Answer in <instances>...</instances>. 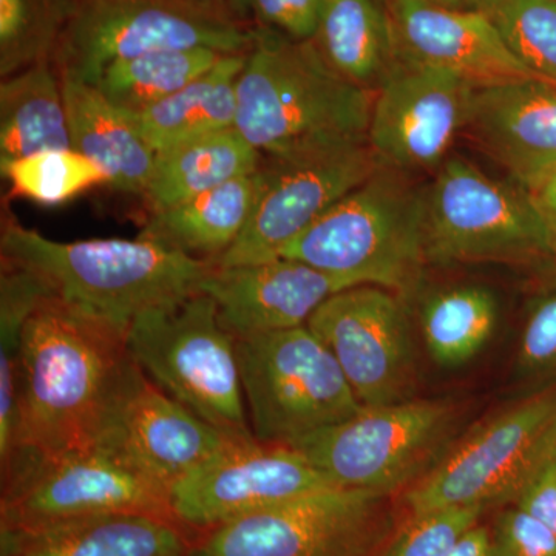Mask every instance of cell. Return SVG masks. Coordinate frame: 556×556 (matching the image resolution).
I'll return each mask as SVG.
<instances>
[{
    "label": "cell",
    "mask_w": 556,
    "mask_h": 556,
    "mask_svg": "<svg viewBox=\"0 0 556 556\" xmlns=\"http://www.w3.org/2000/svg\"><path fill=\"white\" fill-rule=\"evenodd\" d=\"M126 334L54 295L40 302L22 332L10 457L98 444L130 362Z\"/></svg>",
    "instance_id": "6da1fadb"
},
{
    "label": "cell",
    "mask_w": 556,
    "mask_h": 556,
    "mask_svg": "<svg viewBox=\"0 0 556 556\" xmlns=\"http://www.w3.org/2000/svg\"><path fill=\"white\" fill-rule=\"evenodd\" d=\"M375 91L329 67L313 40L254 30L237 80L236 129L269 159L368 144Z\"/></svg>",
    "instance_id": "7a4b0ae2"
},
{
    "label": "cell",
    "mask_w": 556,
    "mask_h": 556,
    "mask_svg": "<svg viewBox=\"0 0 556 556\" xmlns=\"http://www.w3.org/2000/svg\"><path fill=\"white\" fill-rule=\"evenodd\" d=\"M2 258L33 270L54 298L113 327L200 291L214 263L137 237L56 241L16 219L3 222Z\"/></svg>",
    "instance_id": "3957f363"
},
{
    "label": "cell",
    "mask_w": 556,
    "mask_h": 556,
    "mask_svg": "<svg viewBox=\"0 0 556 556\" xmlns=\"http://www.w3.org/2000/svg\"><path fill=\"white\" fill-rule=\"evenodd\" d=\"M280 257L408 298L428 263L426 189L416 188L404 172L382 166L300 233Z\"/></svg>",
    "instance_id": "277c9868"
},
{
    "label": "cell",
    "mask_w": 556,
    "mask_h": 556,
    "mask_svg": "<svg viewBox=\"0 0 556 556\" xmlns=\"http://www.w3.org/2000/svg\"><path fill=\"white\" fill-rule=\"evenodd\" d=\"M135 365L164 393L232 441H255L241 386L237 338L217 305L195 292L139 314L126 334Z\"/></svg>",
    "instance_id": "5b68a950"
},
{
    "label": "cell",
    "mask_w": 556,
    "mask_h": 556,
    "mask_svg": "<svg viewBox=\"0 0 556 556\" xmlns=\"http://www.w3.org/2000/svg\"><path fill=\"white\" fill-rule=\"evenodd\" d=\"M108 514L174 518L169 493L105 444L54 455L16 453L2 466L0 532Z\"/></svg>",
    "instance_id": "8992f818"
},
{
    "label": "cell",
    "mask_w": 556,
    "mask_h": 556,
    "mask_svg": "<svg viewBox=\"0 0 556 556\" xmlns=\"http://www.w3.org/2000/svg\"><path fill=\"white\" fill-rule=\"evenodd\" d=\"M237 354L249 422L263 444L291 447L364 408L308 325L237 339Z\"/></svg>",
    "instance_id": "52a82bcc"
},
{
    "label": "cell",
    "mask_w": 556,
    "mask_h": 556,
    "mask_svg": "<svg viewBox=\"0 0 556 556\" xmlns=\"http://www.w3.org/2000/svg\"><path fill=\"white\" fill-rule=\"evenodd\" d=\"M457 424L459 408L453 402L408 399L364 407L291 448L339 489L391 496L437 466L448 452Z\"/></svg>",
    "instance_id": "ba28073f"
},
{
    "label": "cell",
    "mask_w": 556,
    "mask_h": 556,
    "mask_svg": "<svg viewBox=\"0 0 556 556\" xmlns=\"http://www.w3.org/2000/svg\"><path fill=\"white\" fill-rule=\"evenodd\" d=\"M428 263H517L551 255L532 193L463 159H448L426 189Z\"/></svg>",
    "instance_id": "9c48e42d"
},
{
    "label": "cell",
    "mask_w": 556,
    "mask_h": 556,
    "mask_svg": "<svg viewBox=\"0 0 556 556\" xmlns=\"http://www.w3.org/2000/svg\"><path fill=\"white\" fill-rule=\"evenodd\" d=\"M556 448V386L471 431L405 492L409 514L515 503Z\"/></svg>",
    "instance_id": "30bf717a"
},
{
    "label": "cell",
    "mask_w": 556,
    "mask_h": 556,
    "mask_svg": "<svg viewBox=\"0 0 556 556\" xmlns=\"http://www.w3.org/2000/svg\"><path fill=\"white\" fill-rule=\"evenodd\" d=\"M254 30L167 0H80L51 61L62 79L97 86L115 62L161 50L244 54Z\"/></svg>",
    "instance_id": "8fae6325"
},
{
    "label": "cell",
    "mask_w": 556,
    "mask_h": 556,
    "mask_svg": "<svg viewBox=\"0 0 556 556\" xmlns=\"http://www.w3.org/2000/svg\"><path fill=\"white\" fill-rule=\"evenodd\" d=\"M397 527L391 496L331 486L215 527L190 556H380Z\"/></svg>",
    "instance_id": "7c38bea8"
},
{
    "label": "cell",
    "mask_w": 556,
    "mask_h": 556,
    "mask_svg": "<svg viewBox=\"0 0 556 556\" xmlns=\"http://www.w3.org/2000/svg\"><path fill=\"white\" fill-rule=\"evenodd\" d=\"M382 164L368 144L305 155L263 156L262 192L247 228L215 266H240L278 258L351 190Z\"/></svg>",
    "instance_id": "4fadbf2b"
},
{
    "label": "cell",
    "mask_w": 556,
    "mask_h": 556,
    "mask_svg": "<svg viewBox=\"0 0 556 556\" xmlns=\"http://www.w3.org/2000/svg\"><path fill=\"white\" fill-rule=\"evenodd\" d=\"M308 327L332 356L364 407L413 399L416 356L401 295L358 285L331 295Z\"/></svg>",
    "instance_id": "5bb4252c"
},
{
    "label": "cell",
    "mask_w": 556,
    "mask_h": 556,
    "mask_svg": "<svg viewBox=\"0 0 556 556\" xmlns=\"http://www.w3.org/2000/svg\"><path fill=\"white\" fill-rule=\"evenodd\" d=\"M331 486L298 450L233 441L179 479L169 504L179 525L212 530Z\"/></svg>",
    "instance_id": "9a60e30c"
},
{
    "label": "cell",
    "mask_w": 556,
    "mask_h": 556,
    "mask_svg": "<svg viewBox=\"0 0 556 556\" xmlns=\"http://www.w3.org/2000/svg\"><path fill=\"white\" fill-rule=\"evenodd\" d=\"M477 84L447 70L399 60L376 90L368 146L388 169L441 167L467 130Z\"/></svg>",
    "instance_id": "2e32d148"
},
{
    "label": "cell",
    "mask_w": 556,
    "mask_h": 556,
    "mask_svg": "<svg viewBox=\"0 0 556 556\" xmlns=\"http://www.w3.org/2000/svg\"><path fill=\"white\" fill-rule=\"evenodd\" d=\"M233 442L164 393L129 362L98 444L119 450L167 493Z\"/></svg>",
    "instance_id": "e0dca14e"
},
{
    "label": "cell",
    "mask_w": 556,
    "mask_h": 556,
    "mask_svg": "<svg viewBox=\"0 0 556 556\" xmlns=\"http://www.w3.org/2000/svg\"><path fill=\"white\" fill-rule=\"evenodd\" d=\"M358 287L299 262L278 257L240 266H215L200 291L217 305L223 327L237 339L305 327L331 295Z\"/></svg>",
    "instance_id": "ac0fdd59"
},
{
    "label": "cell",
    "mask_w": 556,
    "mask_h": 556,
    "mask_svg": "<svg viewBox=\"0 0 556 556\" xmlns=\"http://www.w3.org/2000/svg\"><path fill=\"white\" fill-rule=\"evenodd\" d=\"M386 7L399 60L447 70L477 86L535 78L485 11L450 9L430 0H388Z\"/></svg>",
    "instance_id": "d6986e66"
},
{
    "label": "cell",
    "mask_w": 556,
    "mask_h": 556,
    "mask_svg": "<svg viewBox=\"0 0 556 556\" xmlns=\"http://www.w3.org/2000/svg\"><path fill=\"white\" fill-rule=\"evenodd\" d=\"M467 130L530 193L556 174V84L519 78L478 86Z\"/></svg>",
    "instance_id": "ffe728a7"
},
{
    "label": "cell",
    "mask_w": 556,
    "mask_h": 556,
    "mask_svg": "<svg viewBox=\"0 0 556 556\" xmlns=\"http://www.w3.org/2000/svg\"><path fill=\"white\" fill-rule=\"evenodd\" d=\"M2 556H190L174 518L108 514L60 525L0 532Z\"/></svg>",
    "instance_id": "44dd1931"
},
{
    "label": "cell",
    "mask_w": 556,
    "mask_h": 556,
    "mask_svg": "<svg viewBox=\"0 0 556 556\" xmlns=\"http://www.w3.org/2000/svg\"><path fill=\"white\" fill-rule=\"evenodd\" d=\"M260 192L258 169L178 206L150 212L138 237L215 265L243 233Z\"/></svg>",
    "instance_id": "7402d4cb"
},
{
    "label": "cell",
    "mask_w": 556,
    "mask_h": 556,
    "mask_svg": "<svg viewBox=\"0 0 556 556\" xmlns=\"http://www.w3.org/2000/svg\"><path fill=\"white\" fill-rule=\"evenodd\" d=\"M62 80L72 149L104 170L110 188L144 195L156 153L142 138L134 118L110 104L97 87Z\"/></svg>",
    "instance_id": "603a6c76"
},
{
    "label": "cell",
    "mask_w": 556,
    "mask_h": 556,
    "mask_svg": "<svg viewBox=\"0 0 556 556\" xmlns=\"http://www.w3.org/2000/svg\"><path fill=\"white\" fill-rule=\"evenodd\" d=\"M313 42L329 67L375 93L399 61L390 16L379 0H320Z\"/></svg>",
    "instance_id": "cb8c5ba5"
},
{
    "label": "cell",
    "mask_w": 556,
    "mask_h": 556,
    "mask_svg": "<svg viewBox=\"0 0 556 556\" xmlns=\"http://www.w3.org/2000/svg\"><path fill=\"white\" fill-rule=\"evenodd\" d=\"M262 163V153L236 127L190 139L156 153L155 169L142 199L149 214L164 211L254 174Z\"/></svg>",
    "instance_id": "d4e9b609"
},
{
    "label": "cell",
    "mask_w": 556,
    "mask_h": 556,
    "mask_svg": "<svg viewBox=\"0 0 556 556\" xmlns=\"http://www.w3.org/2000/svg\"><path fill=\"white\" fill-rule=\"evenodd\" d=\"M72 149L64 80L53 61L7 76L0 84V161Z\"/></svg>",
    "instance_id": "484cf974"
},
{
    "label": "cell",
    "mask_w": 556,
    "mask_h": 556,
    "mask_svg": "<svg viewBox=\"0 0 556 556\" xmlns=\"http://www.w3.org/2000/svg\"><path fill=\"white\" fill-rule=\"evenodd\" d=\"M244 60L247 53L225 54L185 89L135 116L153 152L236 127L237 80Z\"/></svg>",
    "instance_id": "4316f807"
},
{
    "label": "cell",
    "mask_w": 556,
    "mask_h": 556,
    "mask_svg": "<svg viewBox=\"0 0 556 556\" xmlns=\"http://www.w3.org/2000/svg\"><path fill=\"white\" fill-rule=\"evenodd\" d=\"M496 295L479 285L442 289L424 303L420 328L428 353L441 367L455 368L477 357L495 334Z\"/></svg>",
    "instance_id": "83f0119b"
},
{
    "label": "cell",
    "mask_w": 556,
    "mask_h": 556,
    "mask_svg": "<svg viewBox=\"0 0 556 556\" xmlns=\"http://www.w3.org/2000/svg\"><path fill=\"white\" fill-rule=\"evenodd\" d=\"M223 56L208 49L153 51L109 65L94 87L110 104L135 118L199 79Z\"/></svg>",
    "instance_id": "f1b7e54d"
},
{
    "label": "cell",
    "mask_w": 556,
    "mask_h": 556,
    "mask_svg": "<svg viewBox=\"0 0 556 556\" xmlns=\"http://www.w3.org/2000/svg\"><path fill=\"white\" fill-rule=\"evenodd\" d=\"M80 0H0V78L51 60Z\"/></svg>",
    "instance_id": "f546056e"
},
{
    "label": "cell",
    "mask_w": 556,
    "mask_h": 556,
    "mask_svg": "<svg viewBox=\"0 0 556 556\" xmlns=\"http://www.w3.org/2000/svg\"><path fill=\"white\" fill-rule=\"evenodd\" d=\"M11 195L42 206H60L98 186H110L104 170L75 149L46 150L24 159L0 161Z\"/></svg>",
    "instance_id": "4dcf8cb0"
},
{
    "label": "cell",
    "mask_w": 556,
    "mask_h": 556,
    "mask_svg": "<svg viewBox=\"0 0 556 556\" xmlns=\"http://www.w3.org/2000/svg\"><path fill=\"white\" fill-rule=\"evenodd\" d=\"M485 13L521 64L556 84V0H492Z\"/></svg>",
    "instance_id": "1f68e13d"
},
{
    "label": "cell",
    "mask_w": 556,
    "mask_h": 556,
    "mask_svg": "<svg viewBox=\"0 0 556 556\" xmlns=\"http://www.w3.org/2000/svg\"><path fill=\"white\" fill-rule=\"evenodd\" d=\"M53 292L33 270L2 258L0 273V409L11 413L17 402V356L22 332L33 311Z\"/></svg>",
    "instance_id": "d6a6232c"
},
{
    "label": "cell",
    "mask_w": 556,
    "mask_h": 556,
    "mask_svg": "<svg viewBox=\"0 0 556 556\" xmlns=\"http://www.w3.org/2000/svg\"><path fill=\"white\" fill-rule=\"evenodd\" d=\"M484 511L481 506H452L409 514L380 556H445L478 526Z\"/></svg>",
    "instance_id": "836d02e7"
},
{
    "label": "cell",
    "mask_w": 556,
    "mask_h": 556,
    "mask_svg": "<svg viewBox=\"0 0 556 556\" xmlns=\"http://www.w3.org/2000/svg\"><path fill=\"white\" fill-rule=\"evenodd\" d=\"M519 378L544 388L556 386V277L533 300L517 354Z\"/></svg>",
    "instance_id": "e575fe53"
},
{
    "label": "cell",
    "mask_w": 556,
    "mask_h": 556,
    "mask_svg": "<svg viewBox=\"0 0 556 556\" xmlns=\"http://www.w3.org/2000/svg\"><path fill=\"white\" fill-rule=\"evenodd\" d=\"M320 0H226L233 22L249 30H269L292 40H313Z\"/></svg>",
    "instance_id": "d590c367"
},
{
    "label": "cell",
    "mask_w": 556,
    "mask_h": 556,
    "mask_svg": "<svg viewBox=\"0 0 556 556\" xmlns=\"http://www.w3.org/2000/svg\"><path fill=\"white\" fill-rule=\"evenodd\" d=\"M490 556H556V533L522 508H507L490 532Z\"/></svg>",
    "instance_id": "8d00e7d4"
},
{
    "label": "cell",
    "mask_w": 556,
    "mask_h": 556,
    "mask_svg": "<svg viewBox=\"0 0 556 556\" xmlns=\"http://www.w3.org/2000/svg\"><path fill=\"white\" fill-rule=\"evenodd\" d=\"M514 504L556 533V448L530 478Z\"/></svg>",
    "instance_id": "74e56055"
},
{
    "label": "cell",
    "mask_w": 556,
    "mask_h": 556,
    "mask_svg": "<svg viewBox=\"0 0 556 556\" xmlns=\"http://www.w3.org/2000/svg\"><path fill=\"white\" fill-rule=\"evenodd\" d=\"M532 195L546 226L552 252L556 255V174L547 178Z\"/></svg>",
    "instance_id": "f35d334b"
},
{
    "label": "cell",
    "mask_w": 556,
    "mask_h": 556,
    "mask_svg": "<svg viewBox=\"0 0 556 556\" xmlns=\"http://www.w3.org/2000/svg\"><path fill=\"white\" fill-rule=\"evenodd\" d=\"M445 556H490L489 529L479 525L473 527Z\"/></svg>",
    "instance_id": "ab89813d"
},
{
    "label": "cell",
    "mask_w": 556,
    "mask_h": 556,
    "mask_svg": "<svg viewBox=\"0 0 556 556\" xmlns=\"http://www.w3.org/2000/svg\"><path fill=\"white\" fill-rule=\"evenodd\" d=\"M175 5L185 7V9L199 11V13L211 14V16L225 17L232 21L226 9V0H167Z\"/></svg>",
    "instance_id": "60d3db41"
},
{
    "label": "cell",
    "mask_w": 556,
    "mask_h": 556,
    "mask_svg": "<svg viewBox=\"0 0 556 556\" xmlns=\"http://www.w3.org/2000/svg\"><path fill=\"white\" fill-rule=\"evenodd\" d=\"M379 2H382L383 5H386L388 0H379ZM430 2L450 7V9L485 11L492 0H430Z\"/></svg>",
    "instance_id": "b9f144b4"
}]
</instances>
